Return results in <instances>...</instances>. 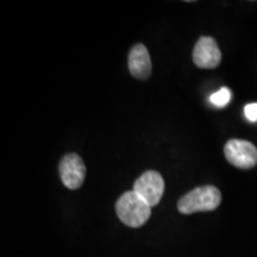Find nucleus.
I'll list each match as a JSON object with an SVG mask.
<instances>
[{
  "label": "nucleus",
  "mask_w": 257,
  "mask_h": 257,
  "mask_svg": "<svg viewBox=\"0 0 257 257\" xmlns=\"http://www.w3.org/2000/svg\"><path fill=\"white\" fill-rule=\"evenodd\" d=\"M115 212L119 219L130 227H140L150 218L152 207L136 192L124 193L115 204Z\"/></svg>",
  "instance_id": "1"
},
{
  "label": "nucleus",
  "mask_w": 257,
  "mask_h": 257,
  "mask_svg": "<svg viewBox=\"0 0 257 257\" xmlns=\"http://www.w3.org/2000/svg\"><path fill=\"white\" fill-rule=\"evenodd\" d=\"M220 201L221 193L219 189L214 186H201L194 188L180 199L178 208L184 214L213 211L219 206Z\"/></svg>",
  "instance_id": "2"
},
{
  "label": "nucleus",
  "mask_w": 257,
  "mask_h": 257,
  "mask_svg": "<svg viewBox=\"0 0 257 257\" xmlns=\"http://www.w3.org/2000/svg\"><path fill=\"white\" fill-rule=\"evenodd\" d=\"M224 154L231 165L239 169H250L257 165V148L244 140H230L225 144Z\"/></svg>",
  "instance_id": "3"
},
{
  "label": "nucleus",
  "mask_w": 257,
  "mask_h": 257,
  "mask_svg": "<svg viewBox=\"0 0 257 257\" xmlns=\"http://www.w3.org/2000/svg\"><path fill=\"white\" fill-rule=\"evenodd\" d=\"M134 192L142 197L150 207L155 206L162 198L165 192V181L162 175L155 170H148L136 180L134 185Z\"/></svg>",
  "instance_id": "4"
},
{
  "label": "nucleus",
  "mask_w": 257,
  "mask_h": 257,
  "mask_svg": "<svg viewBox=\"0 0 257 257\" xmlns=\"http://www.w3.org/2000/svg\"><path fill=\"white\" fill-rule=\"evenodd\" d=\"M60 178L69 189H78L82 186L86 176V166L76 154H67L60 161Z\"/></svg>",
  "instance_id": "5"
},
{
  "label": "nucleus",
  "mask_w": 257,
  "mask_h": 257,
  "mask_svg": "<svg viewBox=\"0 0 257 257\" xmlns=\"http://www.w3.org/2000/svg\"><path fill=\"white\" fill-rule=\"evenodd\" d=\"M193 61L199 68H217L221 62V53L216 40L210 36L199 38L193 49Z\"/></svg>",
  "instance_id": "6"
},
{
  "label": "nucleus",
  "mask_w": 257,
  "mask_h": 257,
  "mask_svg": "<svg viewBox=\"0 0 257 257\" xmlns=\"http://www.w3.org/2000/svg\"><path fill=\"white\" fill-rule=\"evenodd\" d=\"M127 66L131 75L140 80H146L152 74V60L149 51L142 43H137L131 48L127 57Z\"/></svg>",
  "instance_id": "7"
},
{
  "label": "nucleus",
  "mask_w": 257,
  "mask_h": 257,
  "mask_svg": "<svg viewBox=\"0 0 257 257\" xmlns=\"http://www.w3.org/2000/svg\"><path fill=\"white\" fill-rule=\"evenodd\" d=\"M231 96H232V94H231L230 89L226 87H223L218 92L213 93V94L211 95L210 100L212 104L217 106V107H224V106H226L230 102Z\"/></svg>",
  "instance_id": "8"
},
{
  "label": "nucleus",
  "mask_w": 257,
  "mask_h": 257,
  "mask_svg": "<svg viewBox=\"0 0 257 257\" xmlns=\"http://www.w3.org/2000/svg\"><path fill=\"white\" fill-rule=\"evenodd\" d=\"M244 114L249 121H257V102L246 105L244 107Z\"/></svg>",
  "instance_id": "9"
}]
</instances>
